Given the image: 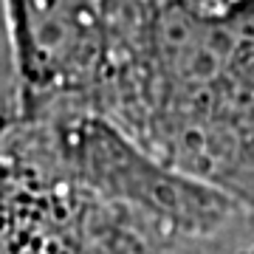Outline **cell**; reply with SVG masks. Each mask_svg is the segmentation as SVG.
Here are the masks:
<instances>
[{"label":"cell","instance_id":"obj_1","mask_svg":"<svg viewBox=\"0 0 254 254\" xmlns=\"http://www.w3.org/2000/svg\"><path fill=\"white\" fill-rule=\"evenodd\" d=\"M184 6L195 14V17L203 20H223L232 17L240 6H246L249 0H181Z\"/></svg>","mask_w":254,"mask_h":254}]
</instances>
